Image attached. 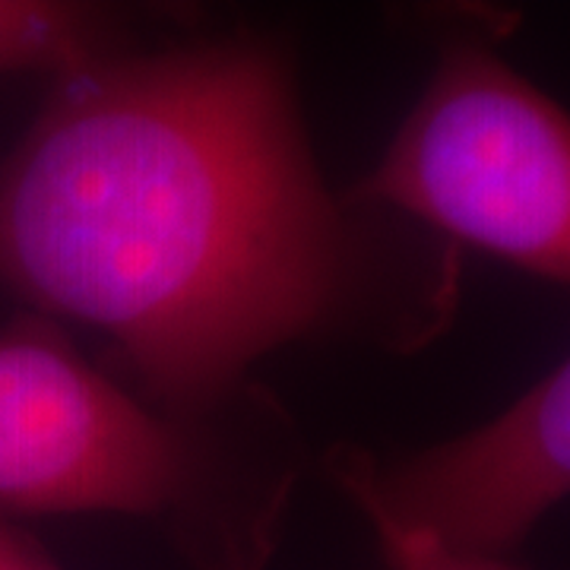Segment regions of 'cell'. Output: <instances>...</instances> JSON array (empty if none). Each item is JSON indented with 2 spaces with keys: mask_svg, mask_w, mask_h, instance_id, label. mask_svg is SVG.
<instances>
[{
  "mask_svg": "<svg viewBox=\"0 0 570 570\" xmlns=\"http://www.w3.org/2000/svg\"><path fill=\"white\" fill-rule=\"evenodd\" d=\"M0 288L111 343L165 406H223L288 346L419 352L460 311V247L336 194L285 48H130L55 77L0 159Z\"/></svg>",
  "mask_w": 570,
  "mask_h": 570,
  "instance_id": "obj_1",
  "label": "cell"
},
{
  "mask_svg": "<svg viewBox=\"0 0 570 570\" xmlns=\"http://www.w3.org/2000/svg\"><path fill=\"white\" fill-rule=\"evenodd\" d=\"M298 431L261 387L223 406L149 400L55 321L0 330V517H121L194 570H264L302 475Z\"/></svg>",
  "mask_w": 570,
  "mask_h": 570,
  "instance_id": "obj_2",
  "label": "cell"
},
{
  "mask_svg": "<svg viewBox=\"0 0 570 570\" xmlns=\"http://www.w3.org/2000/svg\"><path fill=\"white\" fill-rule=\"evenodd\" d=\"M498 39L489 13L441 32L419 102L352 194L570 285V115Z\"/></svg>",
  "mask_w": 570,
  "mask_h": 570,
  "instance_id": "obj_3",
  "label": "cell"
},
{
  "mask_svg": "<svg viewBox=\"0 0 570 570\" xmlns=\"http://www.w3.org/2000/svg\"><path fill=\"white\" fill-rule=\"evenodd\" d=\"M326 472L371 527L508 558L570 498V358L460 438L390 463L362 448H333Z\"/></svg>",
  "mask_w": 570,
  "mask_h": 570,
  "instance_id": "obj_4",
  "label": "cell"
},
{
  "mask_svg": "<svg viewBox=\"0 0 570 570\" xmlns=\"http://www.w3.org/2000/svg\"><path fill=\"white\" fill-rule=\"evenodd\" d=\"M137 13L96 3L0 0V73L61 77L80 63L142 48Z\"/></svg>",
  "mask_w": 570,
  "mask_h": 570,
  "instance_id": "obj_5",
  "label": "cell"
},
{
  "mask_svg": "<svg viewBox=\"0 0 570 570\" xmlns=\"http://www.w3.org/2000/svg\"><path fill=\"white\" fill-rule=\"evenodd\" d=\"M371 530L377 539L384 570H520L508 558L448 549L422 532L393 530V527H371Z\"/></svg>",
  "mask_w": 570,
  "mask_h": 570,
  "instance_id": "obj_6",
  "label": "cell"
},
{
  "mask_svg": "<svg viewBox=\"0 0 570 570\" xmlns=\"http://www.w3.org/2000/svg\"><path fill=\"white\" fill-rule=\"evenodd\" d=\"M0 570H61L32 532L0 517Z\"/></svg>",
  "mask_w": 570,
  "mask_h": 570,
  "instance_id": "obj_7",
  "label": "cell"
}]
</instances>
